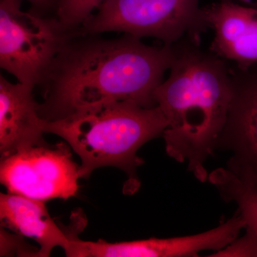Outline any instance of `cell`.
I'll return each instance as SVG.
<instances>
[{
	"label": "cell",
	"mask_w": 257,
	"mask_h": 257,
	"mask_svg": "<svg viewBox=\"0 0 257 257\" xmlns=\"http://www.w3.org/2000/svg\"><path fill=\"white\" fill-rule=\"evenodd\" d=\"M2 226L40 245L37 256H50L57 246L68 251L72 236L66 234L49 214L45 202L8 192L0 194Z\"/></svg>",
	"instance_id": "cell-11"
},
{
	"label": "cell",
	"mask_w": 257,
	"mask_h": 257,
	"mask_svg": "<svg viewBox=\"0 0 257 257\" xmlns=\"http://www.w3.org/2000/svg\"><path fill=\"white\" fill-rule=\"evenodd\" d=\"M21 1L0 0V66L19 82L42 84L72 32L57 18L21 10Z\"/></svg>",
	"instance_id": "cell-5"
},
{
	"label": "cell",
	"mask_w": 257,
	"mask_h": 257,
	"mask_svg": "<svg viewBox=\"0 0 257 257\" xmlns=\"http://www.w3.org/2000/svg\"><path fill=\"white\" fill-rule=\"evenodd\" d=\"M221 1H231L234 2L235 0H221ZM236 1L242 2L246 4L252 5V6H257V0H236Z\"/></svg>",
	"instance_id": "cell-16"
},
{
	"label": "cell",
	"mask_w": 257,
	"mask_h": 257,
	"mask_svg": "<svg viewBox=\"0 0 257 257\" xmlns=\"http://www.w3.org/2000/svg\"><path fill=\"white\" fill-rule=\"evenodd\" d=\"M19 1L23 2V0H19ZM29 3H31L32 6L35 8H39V9H43V8H47L50 7L51 5L53 4L54 2L57 0H27Z\"/></svg>",
	"instance_id": "cell-15"
},
{
	"label": "cell",
	"mask_w": 257,
	"mask_h": 257,
	"mask_svg": "<svg viewBox=\"0 0 257 257\" xmlns=\"http://www.w3.org/2000/svg\"><path fill=\"white\" fill-rule=\"evenodd\" d=\"M204 10L214 31L210 50L230 64H257V8L221 1Z\"/></svg>",
	"instance_id": "cell-9"
},
{
	"label": "cell",
	"mask_w": 257,
	"mask_h": 257,
	"mask_svg": "<svg viewBox=\"0 0 257 257\" xmlns=\"http://www.w3.org/2000/svg\"><path fill=\"white\" fill-rule=\"evenodd\" d=\"M65 143L29 147L2 157L0 180L8 192L37 200L76 197L80 165Z\"/></svg>",
	"instance_id": "cell-6"
},
{
	"label": "cell",
	"mask_w": 257,
	"mask_h": 257,
	"mask_svg": "<svg viewBox=\"0 0 257 257\" xmlns=\"http://www.w3.org/2000/svg\"><path fill=\"white\" fill-rule=\"evenodd\" d=\"M230 68L231 101L215 152H226V169L257 189V64Z\"/></svg>",
	"instance_id": "cell-7"
},
{
	"label": "cell",
	"mask_w": 257,
	"mask_h": 257,
	"mask_svg": "<svg viewBox=\"0 0 257 257\" xmlns=\"http://www.w3.org/2000/svg\"><path fill=\"white\" fill-rule=\"evenodd\" d=\"M35 87L12 83L0 77V152L1 157L29 147L47 145L43 118L33 95Z\"/></svg>",
	"instance_id": "cell-10"
},
{
	"label": "cell",
	"mask_w": 257,
	"mask_h": 257,
	"mask_svg": "<svg viewBox=\"0 0 257 257\" xmlns=\"http://www.w3.org/2000/svg\"><path fill=\"white\" fill-rule=\"evenodd\" d=\"M208 182L215 187L226 203H234L236 212L245 222V228L257 234V189L245 184L226 168L211 171Z\"/></svg>",
	"instance_id": "cell-12"
},
{
	"label": "cell",
	"mask_w": 257,
	"mask_h": 257,
	"mask_svg": "<svg viewBox=\"0 0 257 257\" xmlns=\"http://www.w3.org/2000/svg\"><path fill=\"white\" fill-rule=\"evenodd\" d=\"M200 38L185 37L172 45L168 77L155 100L167 121L162 138L167 155L200 182L208 181L206 162L215 152L231 97L230 64L201 47Z\"/></svg>",
	"instance_id": "cell-2"
},
{
	"label": "cell",
	"mask_w": 257,
	"mask_h": 257,
	"mask_svg": "<svg viewBox=\"0 0 257 257\" xmlns=\"http://www.w3.org/2000/svg\"><path fill=\"white\" fill-rule=\"evenodd\" d=\"M67 40L42 84L43 119L64 117L108 103L132 101L157 106L155 92L170 70L172 45L150 46L126 35L112 40L92 37Z\"/></svg>",
	"instance_id": "cell-1"
},
{
	"label": "cell",
	"mask_w": 257,
	"mask_h": 257,
	"mask_svg": "<svg viewBox=\"0 0 257 257\" xmlns=\"http://www.w3.org/2000/svg\"><path fill=\"white\" fill-rule=\"evenodd\" d=\"M106 0H59L57 20L67 32H74Z\"/></svg>",
	"instance_id": "cell-13"
},
{
	"label": "cell",
	"mask_w": 257,
	"mask_h": 257,
	"mask_svg": "<svg viewBox=\"0 0 257 257\" xmlns=\"http://www.w3.org/2000/svg\"><path fill=\"white\" fill-rule=\"evenodd\" d=\"M45 133L60 137L78 155L81 178L96 169L114 167L126 174L124 193L133 194L140 187L138 170L145 162L139 150L163 136L167 127L158 106L147 107L117 101L75 111L60 119H43Z\"/></svg>",
	"instance_id": "cell-3"
},
{
	"label": "cell",
	"mask_w": 257,
	"mask_h": 257,
	"mask_svg": "<svg viewBox=\"0 0 257 257\" xmlns=\"http://www.w3.org/2000/svg\"><path fill=\"white\" fill-rule=\"evenodd\" d=\"M244 229L245 234L242 236H238L226 247L208 256L257 257V234L248 228Z\"/></svg>",
	"instance_id": "cell-14"
},
{
	"label": "cell",
	"mask_w": 257,
	"mask_h": 257,
	"mask_svg": "<svg viewBox=\"0 0 257 257\" xmlns=\"http://www.w3.org/2000/svg\"><path fill=\"white\" fill-rule=\"evenodd\" d=\"M208 28L199 0H106L79 30L89 35L123 32L172 45L185 37L200 38Z\"/></svg>",
	"instance_id": "cell-4"
},
{
	"label": "cell",
	"mask_w": 257,
	"mask_h": 257,
	"mask_svg": "<svg viewBox=\"0 0 257 257\" xmlns=\"http://www.w3.org/2000/svg\"><path fill=\"white\" fill-rule=\"evenodd\" d=\"M245 222L236 212L219 226L199 234L179 237L150 238L111 243L73 237L66 252L71 257H197L204 251H219L240 236Z\"/></svg>",
	"instance_id": "cell-8"
}]
</instances>
